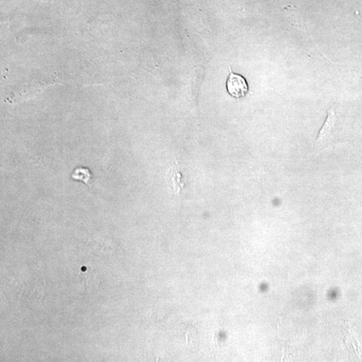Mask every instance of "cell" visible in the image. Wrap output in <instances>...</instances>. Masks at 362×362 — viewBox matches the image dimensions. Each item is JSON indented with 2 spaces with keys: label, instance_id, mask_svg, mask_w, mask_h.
I'll return each instance as SVG.
<instances>
[{
  "label": "cell",
  "instance_id": "2",
  "mask_svg": "<svg viewBox=\"0 0 362 362\" xmlns=\"http://www.w3.org/2000/svg\"><path fill=\"white\" fill-rule=\"evenodd\" d=\"M336 122H337V118L334 108H331L328 111V116L326 120L325 124H324L323 128L320 130L319 134L318 135L317 142H322L327 138L331 132L334 127L335 126Z\"/></svg>",
  "mask_w": 362,
  "mask_h": 362
},
{
  "label": "cell",
  "instance_id": "1",
  "mask_svg": "<svg viewBox=\"0 0 362 362\" xmlns=\"http://www.w3.org/2000/svg\"><path fill=\"white\" fill-rule=\"evenodd\" d=\"M229 74L226 82L227 92L233 98H241L248 92V84L241 74L234 73L229 65Z\"/></svg>",
  "mask_w": 362,
  "mask_h": 362
},
{
  "label": "cell",
  "instance_id": "3",
  "mask_svg": "<svg viewBox=\"0 0 362 362\" xmlns=\"http://www.w3.org/2000/svg\"><path fill=\"white\" fill-rule=\"evenodd\" d=\"M71 177L74 180L80 181L90 187L94 183V175L88 168L84 166H78L74 168L72 172Z\"/></svg>",
  "mask_w": 362,
  "mask_h": 362
}]
</instances>
